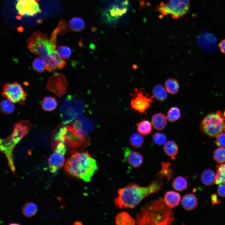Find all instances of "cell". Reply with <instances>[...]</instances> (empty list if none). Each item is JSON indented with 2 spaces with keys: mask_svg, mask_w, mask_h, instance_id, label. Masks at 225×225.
<instances>
[{
  "mask_svg": "<svg viewBox=\"0 0 225 225\" xmlns=\"http://www.w3.org/2000/svg\"><path fill=\"white\" fill-rule=\"evenodd\" d=\"M163 199L167 205L171 208H174L178 205L181 200V196L178 192L169 191L165 193Z\"/></svg>",
  "mask_w": 225,
  "mask_h": 225,
  "instance_id": "cell-17",
  "label": "cell"
},
{
  "mask_svg": "<svg viewBox=\"0 0 225 225\" xmlns=\"http://www.w3.org/2000/svg\"><path fill=\"white\" fill-rule=\"evenodd\" d=\"M16 8L18 15V18L22 17H32L41 12L38 3L35 0H17Z\"/></svg>",
  "mask_w": 225,
  "mask_h": 225,
  "instance_id": "cell-12",
  "label": "cell"
},
{
  "mask_svg": "<svg viewBox=\"0 0 225 225\" xmlns=\"http://www.w3.org/2000/svg\"><path fill=\"white\" fill-rule=\"evenodd\" d=\"M97 168L96 160L87 151L72 153L68 158L64 167L68 175L86 182L90 181Z\"/></svg>",
  "mask_w": 225,
  "mask_h": 225,
  "instance_id": "cell-4",
  "label": "cell"
},
{
  "mask_svg": "<svg viewBox=\"0 0 225 225\" xmlns=\"http://www.w3.org/2000/svg\"><path fill=\"white\" fill-rule=\"evenodd\" d=\"M190 0H170L161 2L157 10L162 15H171L174 19L182 18L189 11Z\"/></svg>",
  "mask_w": 225,
  "mask_h": 225,
  "instance_id": "cell-8",
  "label": "cell"
},
{
  "mask_svg": "<svg viewBox=\"0 0 225 225\" xmlns=\"http://www.w3.org/2000/svg\"><path fill=\"white\" fill-rule=\"evenodd\" d=\"M152 126L158 130H162L167 124V118L164 114L158 113L153 115L151 119Z\"/></svg>",
  "mask_w": 225,
  "mask_h": 225,
  "instance_id": "cell-16",
  "label": "cell"
},
{
  "mask_svg": "<svg viewBox=\"0 0 225 225\" xmlns=\"http://www.w3.org/2000/svg\"><path fill=\"white\" fill-rule=\"evenodd\" d=\"M46 66L45 61L42 58H35L32 63L33 68L39 73L43 72L45 69Z\"/></svg>",
  "mask_w": 225,
  "mask_h": 225,
  "instance_id": "cell-34",
  "label": "cell"
},
{
  "mask_svg": "<svg viewBox=\"0 0 225 225\" xmlns=\"http://www.w3.org/2000/svg\"><path fill=\"white\" fill-rule=\"evenodd\" d=\"M224 131L225 132V123L224 125Z\"/></svg>",
  "mask_w": 225,
  "mask_h": 225,
  "instance_id": "cell-45",
  "label": "cell"
},
{
  "mask_svg": "<svg viewBox=\"0 0 225 225\" xmlns=\"http://www.w3.org/2000/svg\"><path fill=\"white\" fill-rule=\"evenodd\" d=\"M13 102L8 99L2 100L0 103L1 112L6 114H9L12 112L14 109V105Z\"/></svg>",
  "mask_w": 225,
  "mask_h": 225,
  "instance_id": "cell-30",
  "label": "cell"
},
{
  "mask_svg": "<svg viewBox=\"0 0 225 225\" xmlns=\"http://www.w3.org/2000/svg\"><path fill=\"white\" fill-rule=\"evenodd\" d=\"M32 126L28 120L21 121L14 124L11 135L7 138L1 139V151L5 155L12 172L15 171L13 161V149L16 144L28 133Z\"/></svg>",
  "mask_w": 225,
  "mask_h": 225,
  "instance_id": "cell-5",
  "label": "cell"
},
{
  "mask_svg": "<svg viewBox=\"0 0 225 225\" xmlns=\"http://www.w3.org/2000/svg\"><path fill=\"white\" fill-rule=\"evenodd\" d=\"M216 142L217 146L225 148V133H221L217 135Z\"/></svg>",
  "mask_w": 225,
  "mask_h": 225,
  "instance_id": "cell-40",
  "label": "cell"
},
{
  "mask_svg": "<svg viewBox=\"0 0 225 225\" xmlns=\"http://www.w3.org/2000/svg\"><path fill=\"white\" fill-rule=\"evenodd\" d=\"M136 219L138 225H170L175 220L171 208L162 198L152 200L142 207Z\"/></svg>",
  "mask_w": 225,
  "mask_h": 225,
  "instance_id": "cell-2",
  "label": "cell"
},
{
  "mask_svg": "<svg viewBox=\"0 0 225 225\" xmlns=\"http://www.w3.org/2000/svg\"><path fill=\"white\" fill-rule=\"evenodd\" d=\"M143 141V137L140 133H134L130 138L131 144L135 148L140 147L142 145Z\"/></svg>",
  "mask_w": 225,
  "mask_h": 225,
  "instance_id": "cell-32",
  "label": "cell"
},
{
  "mask_svg": "<svg viewBox=\"0 0 225 225\" xmlns=\"http://www.w3.org/2000/svg\"><path fill=\"white\" fill-rule=\"evenodd\" d=\"M61 30L57 26L49 38L47 34L37 31L32 33L27 41V47L33 54L39 55L45 61V69L51 72L64 67L66 62L59 56L56 49L57 36Z\"/></svg>",
  "mask_w": 225,
  "mask_h": 225,
  "instance_id": "cell-1",
  "label": "cell"
},
{
  "mask_svg": "<svg viewBox=\"0 0 225 225\" xmlns=\"http://www.w3.org/2000/svg\"><path fill=\"white\" fill-rule=\"evenodd\" d=\"M67 81L65 76L61 73H56L48 79L46 88L50 92L61 98L67 92Z\"/></svg>",
  "mask_w": 225,
  "mask_h": 225,
  "instance_id": "cell-11",
  "label": "cell"
},
{
  "mask_svg": "<svg viewBox=\"0 0 225 225\" xmlns=\"http://www.w3.org/2000/svg\"><path fill=\"white\" fill-rule=\"evenodd\" d=\"M217 193L218 195L223 197H225V184H220L218 187Z\"/></svg>",
  "mask_w": 225,
  "mask_h": 225,
  "instance_id": "cell-41",
  "label": "cell"
},
{
  "mask_svg": "<svg viewBox=\"0 0 225 225\" xmlns=\"http://www.w3.org/2000/svg\"><path fill=\"white\" fill-rule=\"evenodd\" d=\"M153 140L156 144L161 145L165 143L167 141V137L163 133L160 132L155 133L153 136Z\"/></svg>",
  "mask_w": 225,
  "mask_h": 225,
  "instance_id": "cell-38",
  "label": "cell"
},
{
  "mask_svg": "<svg viewBox=\"0 0 225 225\" xmlns=\"http://www.w3.org/2000/svg\"><path fill=\"white\" fill-rule=\"evenodd\" d=\"M37 209V207L36 204L33 202H28L23 207L22 212L25 216L30 217L35 214Z\"/></svg>",
  "mask_w": 225,
  "mask_h": 225,
  "instance_id": "cell-31",
  "label": "cell"
},
{
  "mask_svg": "<svg viewBox=\"0 0 225 225\" xmlns=\"http://www.w3.org/2000/svg\"><path fill=\"white\" fill-rule=\"evenodd\" d=\"M52 142H62L72 151L82 147L86 142V136L76 131L71 124L58 127L52 133Z\"/></svg>",
  "mask_w": 225,
  "mask_h": 225,
  "instance_id": "cell-6",
  "label": "cell"
},
{
  "mask_svg": "<svg viewBox=\"0 0 225 225\" xmlns=\"http://www.w3.org/2000/svg\"><path fill=\"white\" fill-rule=\"evenodd\" d=\"M133 92L131 93L132 107L140 113L145 112L150 107L151 103L153 101V96L145 94L143 88H136Z\"/></svg>",
  "mask_w": 225,
  "mask_h": 225,
  "instance_id": "cell-10",
  "label": "cell"
},
{
  "mask_svg": "<svg viewBox=\"0 0 225 225\" xmlns=\"http://www.w3.org/2000/svg\"><path fill=\"white\" fill-rule=\"evenodd\" d=\"M172 186L175 190L179 191H182L186 189L187 182L185 178L179 176L174 179Z\"/></svg>",
  "mask_w": 225,
  "mask_h": 225,
  "instance_id": "cell-28",
  "label": "cell"
},
{
  "mask_svg": "<svg viewBox=\"0 0 225 225\" xmlns=\"http://www.w3.org/2000/svg\"><path fill=\"white\" fill-rule=\"evenodd\" d=\"M162 185V183L158 181L153 182L147 187L130 183L118 190V196L114 200L115 204L120 209L133 208L147 196L158 192Z\"/></svg>",
  "mask_w": 225,
  "mask_h": 225,
  "instance_id": "cell-3",
  "label": "cell"
},
{
  "mask_svg": "<svg viewBox=\"0 0 225 225\" xmlns=\"http://www.w3.org/2000/svg\"><path fill=\"white\" fill-rule=\"evenodd\" d=\"M68 27L73 32H79L84 28L85 23L82 18L75 17L70 20L68 23Z\"/></svg>",
  "mask_w": 225,
  "mask_h": 225,
  "instance_id": "cell-21",
  "label": "cell"
},
{
  "mask_svg": "<svg viewBox=\"0 0 225 225\" xmlns=\"http://www.w3.org/2000/svg\"><path fill=\"white\" fill-rule=\"evenodd\" d=\"M57 51L59 56L64 59L69 58L72 54L71 49L66 46H59L57 48Z\"/></svg>",
  "mask_w": 225,
  "mask_h": 225,
  "instance_id": "cell-37",
  "label": "cell"
},
{
  "mask_svg": "<svg viewBox=\"0 0 225 225\" xmlns=\"http://www.w3.org/2000/svg\"><path fill=\"white\" fill-rule=\"evenodd\" d=\"M115 222L118 225H134L135 224L134 220L125 212H121L116 216Z\"/></svg>",
  "mask_w": 225,
  "mask_h": 225,
  "instance_id": "cell-19",
  "label": "cell"
},
{
  "mask_svg": "<svg viewBox=\"0 0 225 225\" xmlns=\"http://www.w3.org/2000/svg\"><path fill=\"white\" fill-rule=\"evenodd\" d=\"M163 149L165 153L171 157L172 159H175V156L178 153V147L176 143L173 141H169L165 143Z\"/></svg>",
  "mask_w": 225,
  "mask_h": 225,
  "instance_id": "cell-22",
  "label": "cell"
},
{
  "mask_svg": "<svg viewBox=\"0 0 225 225\" xmlns=\"http://www.w3.org/2000/svg\"><path fill=\"white\" fill-rule=\"evenodd\" d=\"M213 158L216 162L219 163L225 162V148L220 147L217 149L213 152Z\"/></svg>",
  "mask_w": 225,
  "mask_h": 225,
  "instance_id": "cell-35",
  "label": "cell"
},
{
  "mask_svg": "<svg viewBox=\"0 0 225 225\" xmlns=\"http://www.w3.org/2000/svg\"><path fill=\"white\" fill-rule=\"evenodd\" d=\"M48 162L51 172H56L65 164L64 155L54 152L50 156Z\"/></svg>",
  "mask_w": 225,
  "mask_h": 225,
  "instance_id": "cell-14",
  "label": "cell"
},
{
  "mask_svg": "<svg viewBox=\"0 0 225 225\" xmlns=\"http://www.w3.org/2000/svg\"><path fill=\"white\" fill-rule=\"evenodd\" d=\"M124 157L127 162L134 168L140 166L143 161V156L141 154L132 151L128 148L125 150Z\"/></svg>",
  "mask_w": 225,
  "mask_h": 225,
  "instance_id": "cell-15",
  "label": "cell"
},
{
  "mask_svg": "<svg viewBox=\"0 0 225 225\" xmlns=\"http://www.w3.org/2000/svg\"><path fill=\"white\" fill-rule=\"evenodd\" d=\"M179 109L176 107H173L170 109L167 112V118L170 122H174L180 117Z\"/></svg>",
  "mask_w": 225,
  "mask_h": 225,
  "instance_id": "cell-33",
  "label": "cell"
},
{
  "mask_svg": "<svg viewBox=\"0 0 225 225\" xmlns=\"http://www.w3.org/2000/svg\"><path fill=\"white\" fill-rule=\"evenodd\" d=\"M152 124L147 120H143L139 122L137 126V130L140 134H148L152 131Z\"/></svg>",
  "mask_w": 225,
  "mask_h": 225,
  "instance_id": "cell-29",
  "label": "cell"
},
{
  "mask_svg": "<svg viewBox=\"0 0 225 225\" xmlns=\"http://www.w3.org/2000/svg\"><path fill=\"white\" fill-rule=\"evenodd\" d=\"M197 43L200 49L205 52H213L218 48L217 38L214 35L208 32L200 34L198 38Z\"/></svg>",
  "mask_w": 225,
  "mask_h": 225,
  "instance_id": "cell-13",
  "label": "cell"
},
{
  "mask_svg": "<svg viewBox=\"0 0 225 225\" xmlns=\"http://www.w3.org/2000/svg\"><path fill=\"white\" fill-rule=\"evenodd\" d=\"M57 106V102L54 97H46L42 101V107L43 109L47 111H51L54 110Z\"/></svg>",
  "mask_w": 225,
  "mask_h": 225,
  "instance_id": "cell-25",
  "label": "cell"
},
{
  "mask_svg": "<svg viewBox=\"0 0 225 225\" xmlns=\"http://www.w3.org/2000/svg\"><path fill=\"white\" fill-rule=\"evenodd\" d=\"M2 96L14 103L23 105L27 94L20 84L17 82L6 83L2 86Z\"/></svg>",
  "mask_w": 225,
  "mask_h": 225,
  "instance_id": "cell-9",
  "label": "cell"
},
{
  "mask_svg": "<svg viewBox=\"0 0 225 225\" xmlns=\"http://www.w3.org/2000/svg\"><path fill=\"white\" fill-rule=\"evenodd\" d=\"M223 117L220 110L208 114L200 123L201 131L209 137L217 136L224 130L225 118Z\"/></svg>",
  "mask_w": 225,
  "mask_h": 225,
  "instance_id": "cell-7",
  "label": "cell"
},
{
  "mask_svg": "<svg viewBox=\"0 0 225 225\" xmlns=\"http://www.w3.org/2000/svg\"><path fill=\"white\" fill-rule=\"evenodd\" d=\"M198 203L197 197L192 194L185 195L181 201L182 207L188 211H191L194 209L197 206Z\"/></svg>",
  "mask_w": 225,
  "mask_h": 225,
  "instance_id": "cell-18",
  "label": "cell"
},
{
  "mask_svg": "<svg viewBox=\"0 0 225 225\" xmlns=\"http://www.w3.org/2000/svg\"><path fill=\"white\" fill-rule=\"evenodd\" d=\"M219 46L220 51L222 52L225 54V39L221 41Z\"/></svg>",
  "mask_w": 225,
  "mask_h": 225,
  "instance_id": "cell-43",
  "label": "cell"
},
{
  "mask_svg": "<svg viewBox=\"0 0 225 225\" xmlns=\"http://www.w3.org/2000/svg\"><path fill=\"white\" fill-rule=\"evenodd\" d=\"M165 88L169 93L175 94L178 92L179 89V82L176 79L168 78L165 82Z\"/></svg>",
  "mask_w": 225,
  "mask_h": 225,
  "instance_id": "cell-24",
  "label": "cell"
},
{
  "mask_svg": "<svg viewBox=\"0 0 225 225\" xmlns=\"http://www.w3.org/2000/svg\"><path fill=\"white\" fill-rule=\"evenodd\" d=\"M216 174L212 170L208 169L204 170L201 176V181L206 186L213 185L215 183Z\"/></svg>",
  "mask_w": 225,
  "mask_h": 225,
  "instance_id": "cell-20",
  "label": "cell"
},
{
  "mask_svg": "<svg viewBox=\"0 0 225 225\" xmlns=\"http://www.w3.org/2000/svg\"><path fill=\"white\" fill-rule=\"evenodd\" d=\"M127 10L126 8H121L118 7H114L110 10V12L112 16L117 18L125 13Z\"/></svg>",
  "mask_w": 225,
  "mask_h": 225,
  "instance_id": "cell-39",
  "label": "cell"
},
{
  "mask_svg": "<svg viewBox=\"0 0 225 225\" xmlns=\"http://www.w3.org/2000/svg\"><path fill=\"white\" fill-rule=\"evenodd\" d=\"M223 116L224 118H225V111L224 112Z\"/></svg>",
  "mask_w": 225,
  "mask_h": 225,
  "instance_id": "cell-44",
  "label": "cell"
},
{
  "mask_svg": "<svg viewBox=\"0 0 225 225\" xmlns=\"http://www.w3.org/2000/svg\"><path fill=\"white\" fill-rule=\"evenodd\" d=\"M51 146L53 151L63 155L66 154L67 148L65 144L62 142L51 143Z\"/></svg>",
  "mask_w": 225,
  "mask_h": 225,
  "instance_id": "cell-36",
  "label": "cell"
},
{
  "mask_svg": "<svg viewBox=\"0 0 225 225\" xmlns=\"http://www.w3.org/2000/svg\"><path fill=\"white\" fill-rule=\"evenodd\" d=\"M167 92L165 88L162 86L161 85H156L153 89V96L158 100L160 102H163L167 98Z\"/></svg>",
  "mask_w": 225,
  "mask_h": 225,
  "instance_id": "cell-23",
  "label": "cell"
},
{
  "mask_svg": "<svg viewBox=\"0 0 225 225\" xmlns=\"http://www.w3.org/2000/svg\"><path fill=\"white\" fill-rule=\"evenodd\" d=\"M211 199L213 205L216 204H218L221 203V201L216 194H213L211 195Z\"/></svg>",
  "mask_w": 225,
  "mask_h": 225,
  "instance_id": "cell-42",
  "label": "cell"
},
{
  "mask_svg": "<svg viewBox=\"0 0 225 225\" xmlns=\"http://www.w3.org/2000/svg\"><path fill=\"white\" fill-rule=\"evenodd\" d=\"M162 168L158 175L160 178H166L169 180L172 178L173 175V170L171 168L170 163L169 162H164L162 163Z\"/></svg>",
  "mask_w": 225,
  "mask_h": 225,
  "instance_id": "cell-27",
  "label": "cell"
},
{
  "mask_svg": "<svg viewBox=\"0 0 225 225\" xmlns=\"http://www.w3.org/2000/svg\"><path fill=\"white\" fill-rule=\"evenodd\" d=\"M216 179V184H225V163L217 165Z\"/></svg>",
  "mask_w": 225,
  "mask_h": 225,
  "instance_id": "cell-26",
  "label": "cell"
}]
</instances>
